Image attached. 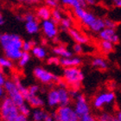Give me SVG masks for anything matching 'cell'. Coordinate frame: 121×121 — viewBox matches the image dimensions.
Segmentation results:
<instances>
[{
  "instance_id": "f6af8a7d",
  "label": "cell",
  "mask_w": 121,
  "mask_h": 121,
  "mask_svg": "<svg viewBox=\"0 0 121 121\" xmlns=\"http://www.w3.org/2000/svg\"><path fill=\"white\" fill-rule=\"evenodd\" d=\"M87 3V4H95V1H92V0H88V1H86V4Z\"/></svg>"
},
{
  "instance_id": "d6a6232c",
  "label": "cell",
  "mask_w": 121,
  "mask_h": 121,
  "mask_svg": "<svg viewBox=\"0 0 121 121\" xmlns=\"http://www.w3.org/2000/svg\"><path fill=\"white\" fill-rule=\"evenodd\" d=\"M104 24H105V28L112 29V30H115L117 28V26H118V23L116 22H114L113 20L109 19V18L104 19Z\"/></svg>"
},
{
  "instance_id": "8d00e7d4",
  "label": "cell",
  "mask_w": 121,
  "mask_h": 121,
  "mask_svg": "<svg viewBox=\"0 0 121 121\" xmlns=\"http://www.w3.org/2000/svg\"><path fill=\"white\" fill-rule=\"evenodd\" d=\"M46 4L50 9H56L58 6V2L56 1V0H47L46 1Z\"/></svg>"
},
{
  "instance_id": "f546056e",
  "label": "cell",
  "mask_w": 121,
  "mask_h": 121,
  "mask_svg": "<svg viewBox=\"0 0 121 121\" xmlns=\"http://www.w3.org/2000/svg\"><path fill=\"white\" fill-rule=\"evenodd\" d=\"M18 112H19L20 115H23V116L26 117V118H28V116H30V113H31L30 107L25 103L18 107Z\"/></svg>"
},
{
  "instance_id": "d590c367",
  "label": "cell",
  "mask_w": 121,
  "mask_h": 121,
  "mask_svg": "<svg viewBox=\"0 0 121 121\" xmlns=\"http://www.w3.org/2000/svg\"><path fill=\"white\" fill-rule=\"evenodd\" d=\"M80 121H97L95 117H93V115H91L90 113L86 114L85 116H82L80 118Z\"/></svg>"
},
{
  "instance_id": "bcb514c9",
  "label": "cell",
  "mask_w": 121,
  "mask_h": 121,
  "mask_svg": "<svg viewBox=\"0 0 121 121\" xmlns=\"http://www.w3.org/2000/svg\"><path fill=\"white\" fill-rule=\"evenodd\" d=\"M99 121H111V120H103V119H99Z\"/></svg>"
},
{
  "instance_id": "4fadbf2b",
  "label": "cell",
  "mask_w": 121,
  "mask_h": 121,
  "mask_svg": "<svg viewBox=\"0 0 121 121\" xmlns=\"http://www.w3.org/2000/svg\"><path fill=\"white\" fill-rule=\"evenodd\" d=\"M68 33L73 40L75 41L76 43H79V44H85V43H87L88 42V38L86 37V35H83L82 33H81L80 31H78L77 30H74V29H69L68 30Z\"/></svg>"
},
{
  "instance_id": "b9f144b4",
  "label": "cell",
  "mask_w": 121,
  "mask_h": 121,
  "mask_svg": "<svg viewBox=\"0 0 121 121\" xmlns=\"http://www.w3.org/2000/svg\"><path fill=\"white\" fill-rule=\"evenodd\" d=\"M113 4H114V5H115L116 7L120 8V6H121V1H120V0H114Z\"/></svg>"
},
{
  "instance_id": "60d3db41",
  "label": "cell",
  "mask_w": 121,
  "mask_h": 121,
  "mask_svg": "<svg viewBox=\"0 0 121 121\" xmlns=\"http://www.w3.org/2000/svg\"><path fill=\"white\" fill-rule=\"evenodd\" d=\"M14 121H30L28 119V118H26V117L23 116V115H18L17 117V119H15Z\"/></svg>"
},
{
  "instance_id": "d4e9b609",
  "label": "cell",
  "mask_w": 121,
  "mask_h": 121,
  "mask_svg": "<svg viewBox=\"0 0 121 121\" xmlns=\"http://www.w3.org/2000/svg\"><path fill=\"white\" fill-rule=\"evenodd\" d=\"M103 29H105L104 19H102V18H100V17H98L97 20H96V22L94 23V24L90 28V30H92V31H93V32L99 33Z\"/></svg>"
},
{
  "instance_id": "603a6c76",
  "label": "cell",
  "mask_w": 121,
  "mask_h": 121,
  "mask_svg": "<svg viewBox=\"0 0 121 121\" xmlns=\"http://www.w3.org/2000/svg\"><path fill=\"white\" fill-rule=\"evenodd\" d=\"M92 66L93 68H98V69L105 70L107 68V62L104 59L100 58V57H97L92 60Z\"/></svg>"
},
{
  "instance_id": "7402d4cb",
  "label": "cell",
  "mask_w": 121,
  "mask_h": 121,
  "mask_svg": "<svg viewBox=\"0 0 121 121\" xmlns=\"http://www.w3.org/2000/svg\"><path fill=\"white\" fill-rule=\"evenodd\" d=\"M31 52H32L33 56H35L36 58L40 59V60H43L47 56V52L43 47H40V46H34L33 48L31 49Z\"/></svg>"
},
{
  "instance_id": "6da1fadb",
  "label": "cell",
  "mask_w": 121,
  "mask_h": 121,
  "mask_svg": "<svg viewBox=\"0 0 121 121\" xmlns=\"http://www.w3.org/2000/svg\"><path fill=\"white\" fill-rule=\"evenodd\" d=\"M22 38L17 34L4 33L0 36V44L4 51L5 57L11 61L18 60L22 56Z\"/></svg>"
},
{
  "instance_id": "7bdbcfd3",
  "label": "cell",
  "mask_w": 121,
  "mask_h": 121,
  "mask_svg": "<svg viewBox=\"0 0 121 121\" xmlns=\"http://www.w3.org/2000/svg\"><path fill=\"white\" fill-rule=\"evenodd\" d=\"M44 121H55V119H54L53 116L52 115H47V117L45 118V119H44Z\"/></svg>"
},
{
  "instance_id": "30bf717a",
  "label": "cell",
  "mask_w": 121,
  "mask_h": 121,
  "mask_svg": "<svg viewBox=\"0 0 121 121\" xmlns=\"http://www.w3.org/2000/svg\"><path fill=\"white\" fill-rule=\"evenodd\" d=\"M99 38L102 41H107L110 42L112 44H117L119 42V37L118 34L116 33L115 30H112V29H103L99 33Z\"/></svg>"
},
{
  "instance_id": "44dd1931",
  "label": "cell",
  "mask_w": 121,
  "mask_h": 121,
  "mask_svg": "<svg viewBox=\"0 0 121 121\" xmlns=\"http://www.w3.org/2000/svg\"><path fill=\"white\" fill-rule=\"evenodd\" d=\"M62 3L64 4L70 6L73 9L76 8H84L86 6V2L82 0H62Z\"/></svg>"
},
{
  "instance_id": "9c48e42d",
  "label": "cell",
  "mask_w": 121,
  "mask_h": 121,
  "mask_svg": "<svg viewBox=\"0 0 121 121\" xmlns=\"http://www.w3.org/2000/svg\"><path fill=\"white\" fill-rule=\"evenodd\" d=\"M41 28H42L43 34H44L48 38L53 39V38L56 37V35H58L57 24L53 23L50 19H49V20L43 21L42 25H41Z\"/></svg>"
},
{
  "instance_id": "7a4b0ae2",
  "label": "cell",
  "mask_w": 121,
  "mask_h": 121,
  "mask_svg": "<svg viewBox=\"0 0 121 121\" xmlns=\"http://www.w3.org/2000/svg\"><path fill=\"white\" fill-rule=\"evenodd\" d=\"M84 74L79 68H66L63 70L62 81L66 85L71 86L72 89L77 90L81 88V81H83Z\"/></svg>"
},
{
  "instance_id": "484cf974",
  "label": "cell",
  "mask_w": 121,
  "mask_h": 121,
  "mask_svg": "<svg viewBox=\"0 0 121 121\" xmlns=\"http://www.w3.org/2000/svg\"><path fill=\"white\" fill-rule=\"evenodd\" d=\"M30 60V53H26V52H23L22 53V56H21L20 59L18 60V64L20 66L21 68L23 67H25L28 62Z\"/></svg>"
},
{
  "instance_id": "5b68a950",
  "label": "cell",
  "mask_w": 121,
  "mask_h": 121,
  "mask_svg": "<svg viewBox=\"0 0 121 121\" xmlns=\"http://www.w3.org/2000/svg\"><path fill=\"white\" fill-rule=\"evenodd\" d=\"M55 121H80V118L70 106H60L52 115Z\"/></svg>"
},
{
  "instance_id": "e575fe53",
  "label": "cell",
  "mask_w": 121,
  "mask_h": 121,
  "mask_svg": "<svg viewBox=\"0 0 121 121\" xmlns=\"http://www.w3.org/2000/svg\"><path fill=\"white\" fill-rule=\"evenodd\" d=\"M86 10L84 8H76V9H73V13H74V16L78 19H81L82 17L83 14L85 13Z\"/></svg>"
},
{
  "instance_id": "4dcf8cb0",
  "label": "cell",
  "mask_w": 121,
  "mask_h": 121,
  "mask_svg": "<svg viewBox=\"0 0 121 121\" xmlns=\"http://www.w3.org/2000/svg\"><path fill=\"white\" fill-rule=\"evenodd\" d=\"M6 78H5L4 73H3L2 70L0 69V98L4 97V85Z\"/></svg>"
},
{
  "instance_id": "4316f807",
  "label": "cell",
  "mask_w": 121,
  "mask_h": 121,
  "mask_svg": "<svg viewBox=\"0 0 121 121\" xmlns=\"http://www.w3.org/2000/svg\"><path fill=\"white\" fill-rule=\"evenodd\" d=\"M100 48L105 53H109L113 50V44L107 41H102L100 43Z\"/></svg>"
},
{
  "instance_id": "ffe728a7",
  "label": "cell",
  "mask_w": 121,
  "mask_h": 121,
  "mask_svg": "<svg viewBox=\"0 0 121 121\" xmlns=\"http://www.w3.org/2000/svg\"><path fill=\"white\" fill-rule=\"evenodd\" d=\"M47 115H48V113L43 109H35L32 112V119L33 121H44Z\"/></svg>"
},
{
  "instance_id": "f35d334b",
  "label": "cell",
  "mask_w": 121,
  "mask_h": 121,
  "mask_svg": "<svg viewBox=\"0 0 121 121\" xmlns=\"http://www.w3.org/2000/svg\"><path fill=\"white\" fill-rule=\"evenodd\" d=\"M73 49L76 54H81L83 52V47H82L81 44H79V43H75L73 45Z\"/></svg>"
},
{
  "instance_id": "cb8c5ba5",
  "label": "cell",
  "mask_w": 121,
  "mask_h": 121,
  "mask_svg": "<svg viewBox=\"0 0 121 121\" xmlns=\"http://www.w3.org/2000/svg\"><path fill=\"white\" fill-rule=\"evenodd\" d=\"M62 13L59 9L56 8V9H52L51 10V17L50 20L55 23L56 24H58L60 23V21L62 19Z\"/></svg>"
},
{
  "instance_id": "ee69618b",
  "label": "cell",
  "mask_w": 121,
  "mask_h": 121,
  "mask_svg": "<svg viewBox=\"0 0 121 121\" xmlns=\"http://www.w3.org/2000/svg\"><path fill=\"white\" fill-rule=\"evenodd\" d=\"M4 23V17H3V15L0 13V26H2Z\"/></svg>"
},
{
  "instance_id": "5bb4252c",
  "label": "cell",
  "mask_w": 121,
  "mask_h": 121,
  "mask_svg": "<svg viewBox=\"0 0 121 121\" xmlns=\"http://www.w3.org/2000/svg\"><path fill=\"white\" fill-rule=\"evenodd\" d=\"M47 103H48V105L50 107H55V106L60 105L59 94L56 88L51 89L48 93V95H47Z\"/></svg>"
},
{
  "instance_id": "ac0fdd59",
  "label": "cell",
  "mask_w": 121,
  "mask_h": 121,
  "mask_svg": "<svg viewBox=\"0 0 121 121\" xmlns=\"http://www.w3.org/2000/svg\"><path fill=\"white\" fill-rule=\"evenodd\" d=\"M26 101L28 102L30 106H32V107H34V108H35V109L41 108V107L43 106V105H44L43 99L38 95L30 96Z\"/></svg>"
},
{
  "instance_id": "ba28073f",
  "label": "cell",
  "mask_w": 121,
  "mask_h": 121,
  "mask_svg": "<svg viewBox=\"0 0 121 121\" xmlns=\"http://www.w3.org/2000/svg\"><path fill=\"white\" fill-rule=\"evenodd\" d=\"M116 99V95L113 92H106L97 95L93 99V106L97 109L102 108L105 105L113 103Z\"/></svg>"
},
{
  "instance_id": "7c38bea8",
  "label": "cell",
  "mask_w": 121,
  "mask_h": 121,
  "mask_svg": "<svg viewBox=\"0 0 121 121\" xmlns=\"http://www.w3.org/2000/svg\"><path fill=\"white\" fill-rule=\"evenodd\" d=\"M60 64L64 68H78L81 64V59L79 57H69V58H61Z\"/></svg>"
},
{
  "instance_id": "ab89813d",
  "label": "cell",
  "mask_w": 121,
  "mask_h": 121,
  "mask_svg": "<svg viewBox=\"0 0 121 121\" xmlns=\"http://www.w3.org/2000/svg\"><path fill=\"white\" fill-rule=\"evenodd\" d=\"M112 121H121V112H120V111L118 112L115 116H112Z\"/></svg>"
},
{
  "instance_id": "8992f818",
  "label": "cell",
  "mask_w": 121,
  "mask_h": 121,
  "mask_svg": "<svg viewBox=\"0 0 121 121\" xmlns=\"http://www.w3.org/2000/svg\"><path fill=\"white\" fill-rule=\"evenodd\" d=\"M33 73H34V76L36 78V80L43 84H50L53 82L58 83L60 81V79L56 74H54L53 73H51L42 67L35 68Z\"/></svg>"
},
{
  "instance_id": "836d02e7",
  "label": "cell",
  "mask_w": 121,
  "mask_h": 121,
  "mask_svg": "<svg viewBox=\"0 0 121 121\" xmlns=\"http://www.w3.org/2000/svg\"><path fill=\"white\" fill-rule=\"evenodd\" d=\"M39 86L37 85H31L30 87H28V92L30 96H35L37 95V93L39 92Z\"/></svg>"
},
{
  "instance_id": "74e56055",
  "label": "cell",
  "mask_w": 121,
  "mask_h": 121,
  "mask_svg": "<svg viewBox=\"0 0 121 121\" xmlns=\"http://www.w3.org/2000/svg\"><path fill=\"white\" fill-rule=\"evenodd\" d=\"M48 63L49 65H59L60 64V59L56 56H53L48 59Z\"/></svg>"
},
{
  "instance_id": "d6986e66",
  "label": "cell",
  "mask_w": 121,
  "mask_h": 121,
  "mask_svg": "<svg viewBox=\"0 0 121 121\" xmlns=\"http://www.w3.org/2000/svg\"><path fill=\"white\" fill-rule=\"evenodd\" d=\"M53 52L59 56H61L62 58H69L72 57V52L69 49L64 47V46H56L53 49Z\"/></svg>"
},
{
  "instance_id": "277c9868",
  "label": "cell",
  "mask_w": 121,
  "mask_h": 121,
  "mask_svg": "<svg viewBox=\"0 0 121 121\" xmlns=\"http://www.w3.org/2000/svg\"><path fill=\"white\" fill-rule=\"evenodd\" d=\"M4 93L8 94V98L17 107L25 103V99L22 96L13 80H6L4 85Z\"/></svg>"
},
{
  "instance_id": "9a60e30c",
  "label": "cell",
  "mask_w": 121,
  "mask_h": 121,
  "mask_svg": "<svg viewBox=\"0 0 121 121\" xmlns=\"http://www.w3.org/2000/svg\"><path fill=\"white\" fill-rule=\"evenodd\" d=\"M97 18L98 17H97L95 15H93V13L88 12V11L86 10L85 13L83 14V16H82V17H81L80 20L81 21V23H83L84 25L86 26V27L90 30L91 27H92V26L94 24V23L96 22Z\"/></svg>"
},
{
  "instance_id": "681fc988",
  "label": "cell",
  "mask_w": 121,
  "mask_h": 121,
  "mask_svg": "<svg viewBox=\"0 0 121 121\" xmlns=\"http://www.w3.org/2000/svg\"><path fill=\"white\" fill-rule=\"evenodd\" d=\"M0 121H1V119H0Z\"/></svg>"
},
{
  "instance_id": "83f0119b",
  "label": "cell",
  "mask_w": 121,
  "mask_h": 121,
  "mask_svg": "<svg viewBox=\"0 0 121 121\" xmlns=\"http://www.w3.org/2000/svg\"><path fill=\"white\" fill-rule=\"evenodd\" d=\"M13 62L6 57H0V68H12Z\"/></svg>"
},
{
  "instance_id": "2e32d148",
  "label": "cell",
  "mask_w": 121,
  "mask_h": 121,
  "mask_svg": "<svg viewBox=\"0 0 121 121\" xmlns=\"http://www.w3.org/2000/svg\"><path fill=\"white\" fill-rule=\"evenodd\" d=\"M25 29L26 31L29 34L34 35V34H36V33L39 32V30H40V23H39V22H38L36 18L32 21L25 22Z\"/></svg>"
},
{
  "instance_id": "1f68e13d",
  "label": "cell",
  "mask_w": 121,
  "mask_h": 121,
  "mask_svg": "<svg viewBox=\"0 0 121 121\" xmlns=\"http://www.w3.org/2000/svg\"><path fill=\"white\" fill-rule=\"evenodd\" d=\"M60 23L61 27L65 30H69L72 26V20L69 17H62V19L60 21Z\"/></svg>"
},
{
  "instance_id": "e0dca14e",
  "label": "cell",
  "mask_w": 121,
  "mask_h": 121,
  "mask_svg": "<svg viewBox=\"0 0 121 121\" xmlns=\"http://www.w3.org/2000/svg\"><path fill=\"white\" fill-rule=\"evenodd\" d=\"M36 17L43 21L49 20L51 17V9L48 6H41L36 10Z\"/></svg>"
},
{
  "instance_id": "7dc6e473",
  "label": "cell",
  "mask_w": 121,
  "mask_h": 121,
  "mask_svg": "<svg viewBox=\"0 0 121 121\" xmlns=\"http://www.w3.org/2000/svg\"><path fill=\"white\" fill-rule=\"evenodd\" d=\"M0 10H1V4H0Z\"/></svg>"
},
{
  "instance_id": "c3c4849f",
  "label": "cell",
  "mask_w": 121,
  "mask_h": 121,
  "mask_svg": "<svg viewBox=\"0 0 121 121\" xmlns=\"http://www.w3.org/2000/svg\"><path fill=\"white\" fill-rule=\"evenodd\" d=\"M1 35H2V34H1V33H0V36H1Z\"/></svg>"
},
{
  "instance_id": "f1b7e54d",
  "label": "cell",
  "mask_w": 121,
  "mask_h": 121,
  "mask_svg": "<svg viewBox=\"0 0 121 121\" xmlns=\"http://www.w3.org/2000/svg\"><path fill=\"white\" fill-rule=\"evenodd\" d=\"M34 46H35V43L32 41H23V45H22V51L30 53V51H31Z\"/></svg>"
},
{
  "instance_id": "52a82bcc",
  "label": "cell",
  "mask_w": 121,
  "mask_h": 121,
  "mask_svg": "<svg viewBox=\"0 0 121 121\" xmlns=\"http://www.w3.org/2000/svg\"><path fill=\"white\" fill-rule=\"evenodd\" d=\"M75 99L76 101L73 110L79 118L90 113V106H89V104L87 103L86 97L83 94L79 93V95L76 97Z\"/></svg>"
},
{
  "instance_id": "3957f363",
  "label": "cell",
  "mask_w": 121,
  "mask_h": 121,
  "mask_svg": "<svg viewBox=\"0 0 121 121\" xmlns=\"http://www.w3.org/2000/svg\"><path fill=\"white\" fill-rule=\"evenodd\" d=\"M19 115L18 107L6 97L0 105V119L2 121H14Z\"/></svg>"
},
{
  "instance_id": "8fae6325",
  "label": "cell",
  "mask_w": 121,
  "mask_h": 121,
  "mask_svg": "<svg viewBox=\"0 0 121 121\" xmlns=\"http://www.w3.org/2000/svg\"><path fill=\"white\" fill-rule=\"evenodd\" d=\"M57 92L59 94V100L60 106H67L69 105L71 100L70 95L67 87H57Z\"/></svg>"
}]
</instances>
